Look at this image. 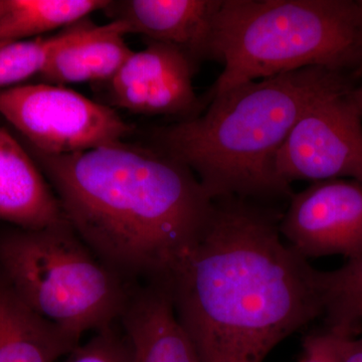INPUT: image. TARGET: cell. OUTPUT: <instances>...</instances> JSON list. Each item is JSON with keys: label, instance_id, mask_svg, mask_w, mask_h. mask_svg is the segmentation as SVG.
Returning a JSON list of instances; mask_svg holds the SVG:
<instances>
[{"label": "cell", "instance_id": "obj_1", "mask_svg": "<svg viewBox=\"0 0 362 362\" xmlns=\"http://www.w3.org/2000/svg\"><path fill=\"white\" fill-rule=\"evenodd\" d=\"M281 218L264 202L216 199L199 239L158 281L201 362H263L323 316L320 271L282 240Z\"/></svg>", "mask_w": 362, "mask_h": 362}, {"label": "cell", "instance_id": "obj_2", "mask_svg": "<svg viewBox=\"0 0 362 362\" xmlns=\"http://www.w3.org/2000/svg\"><path fill=\"white\" fill-rule=\"evenodd\" d=\"M28 151L71 230L123 278L161 281L213 214L214 201L194 173L156 145L118 141L66 156Z\"/></svg>", "mask_w": 362, "mask_h": 362}, {"label": "cell", "instance_id": "obj_3", "mask_svg": "<svg viewBox=\"0 0 362 362\" xmlns=\"http://www.w3.org/2000/svg\"><path fill=\"white\" fill-rule=\"evenodd\" d=\"M351 83L319 66L246 83L211 98L199 115L158 128L156 146L187 165L213 201H290L291 185L276 171L279 150L314 104Z\"/></svg>", "mask_w": 362, "mask_h": 362}, {"label": "cell", "instance_id": "obj_4", "mask_svg": "<svg viewBox=\"0 0 362 362\" xmlns=\"http://www.w3.org/2000/svg\"><path fill=\"white\" fill-rule=\"evenodd\" d=\"M209 59L223 69L206 105L238 86L310 66L354 78L362 66V0H221Z\"/></svg>", "mask_w": 362, "mask_h": 362}, {"label": "cell", "instance_id": "obj_5", "mask_svg": "<svg viewBox=\"0 0 362 362\" xmlns=\"http://www.w3.org/2000/svg\"><path fill=\"white\" fill-rule=\"evenodd\" d=\"M6 282L40 316L81 341L121 319L131 292L70 225L0 239Z\"/></svg>", "mask_w": 362, "mask_h": 362}, {"label": "cell", "instance_id": "obj_6", "mask_svg": "<svg viewBox=\"0 0 362 362\" xmlns=\"http://www.w3.org/2000/svg\"><path fill=\"white\" fill-rule=\"evenodd\" d=\"M0 114L49 156H66L122 141L132 128L110 107L52 84L18 85L0 92Z\"/></svg>", "mask_w": 362, "mask_h": 362}, {"label": "cell", "instance_id": "obj_7", "mask_svg": "<svg viewBox=\"0 0 362 362\" xmlns=\"http://www.w3.org/2000/svg\"><path fill=\"white\" fill-rule=\"evenodd\" d=\"M356 84L326 95L298 121L276 158L281 180L362 185V115L350 97Z\"/></svg>", "mask_w": 362, "mask_h": 362}, {"label": "cell", "instance_id": "obj_8", "mask_svg": "<svg viewBox=\"0 0 362 362\" xmlns=\"http://www.w3.org/2000/svg\"><path fill=\"white\" fill-rule=\"evenodd\" d=\"M279 230L286 243L307 259L362 252V185L352 180L313 182L294 194Z\"/></svg>", "mask_w": 362, "mask_h": 362}, {"label": "cell", "instance_id": "obj_9", "mask_svg": "<svg viewBox=\"0 0 362 362\" xmlns=\"http://www.w3.org/2000/svg\"><path fill=\"white\" fill-rule=\"evenodd\" d=\"M197 69L180 47L148 40L146 49L133 52L109 81L112 100L134 113L192 118L204 108L192 84Z\"/></svg>", "mask_w": 362, "mask_h": 362}, {"label": "cell", "instance_id": "obj_10", "mask_svg": "<svg viewBox=\"0 0 362 362\" xmlns=\"http://www.w3.org/2000/svg\"><path fill=\"white\" fill-rule=\"evenodd\" d=\"M221 0H122L110 1L105 13L123 21L129 33L175 45L195 63L209 59V40Z\"/></svg>", "mask_w": 362, "mask_h": 362}, {"label": "cell", "instance_id": "obj_11", "mask_svg": "<svg viewBox=\"0 0 362 362\" xmlns=\"http://www.w3.org/2000/svg\"><path fill=\"white\" fill-rule=\"evenodd\" d=\"M0 221L21 230L69 225L42 169L11 133L0 127Z\"/></svg>", "mask_w": 362, "mask_h": 362}, {"label": "cell", "instance_id": "obj_12", "mask_svg": "<svg viewBox=\"0 0 362 362\" xmlns=\"http://www.w3.org/2000/svg\"><path fill=\"white\" fill-rule=\"evenodd\" d=\"M127 25L112 21L105 25L80 23L69 30L68 39L52 52L40 77L47 84L111 81L132 49L123 37Z\"/></svg>", "mask_w": 362, "mask_h": 362}, {"label": "cell", "instance_id": "obj_13", "mask_svg": "<svg viewBox=\"0 0 362 362\" xmlns=\"http://www.w3.org/2000/svg\"><path fill=\"white\" fill-rule=\"evenodd\" d=\"M121 320L134 362H201L162 283L149 282L131 293Z\"/></svg>", "mask_w": 362, "mask_h": 362}, {"label": "cell", "instance_id": "obj_14", "mask_svg": "<svg viewBox=\"0 0 362 362\" xmlns=\"http://www.w3.org/2000/svg\"><path fill=\"white\" fill-rule=\"evenodd\" d=\"M80 343L0 281V362H57Z\"/></svg>", "mask_w": 362, "mask_h": 362}, {"label": "cell", "instance_id": "obj_15", "mask_svg": "<svg viewBox=\"0 0 362 362\" xmlns=\"http://www.w3.org/2000/svg\"><path fill=\"white\" fill-rule=\"evenodd\" d=\"M107 0H8L0 16V42L23 40L62 26L74 25L97 11Z\"/></svg>", "mask_w": 362, "mask_h": 362}, {"label": "cell", "instance_id": "obj_16", "mask_svg": "<svg viewBox=\"0 0 362 362\" xmlns=\"http://www.w3.org/2000/svg\"><path fill=\"white\" fill-rule=\"evenodd\" d=\"M327 329L346 338L362 333V252L333 271L319 274Z\"/></svg>", "mask_w": 362, "mask_h": 362}, {"label": "cell", "instance_id": "obj_17", "mask_svg": "<svg viewBox=\"0 0 362 362\" xmlns=\"http://www.w3.org/2000/svg\"><path fill=\"white\" fill-rule=\"evenodd\" d=\"M68 35L69 30L49 39L0 42V92L40 76L52 52Z\"/></svg>", "mask_w": 362, "mask_h": 362}, {"label": "cell", "instance_id": "obj_18", "mask_svg": "<svg viewBox=\"0 0 362 362\" xmlns=\"http://www.w3.org/2000/svg\"><path fill=\"white\" fill-rule=\"evenodd\" d=\"M66 362H134L132 343L114 325L96 331L84 344H78Z\"/></svg>", "mask_w": 362, "mask_h": 362}, {"label": "cell", "instance_id": "obj_19", "mask_svg": "<svg viewBox=\"0 0 362 362\" xmlns=\"http://www.w3.org/2000/svg\"><path fill=\"white\" fill-rule=\"evenodd\" d=\"M346 339L349 338L327 328L308 335L296 362H341L342 347Z\"/></svg>", "mask_w": 362, "mask_h": 362}, {"label": "cell", "instance_id": "obj_20", "mask_svg": "<svg viewBox=\"0 0 362 362\" xmlns=\"http://www.w3.org/2000/svg\"><path fill=\"white\" fill-rule=\"evenodd\" d=\"M341 362H362V333L358 337L345 340Z\"/></svg>", "mask_w": 362, "mask_h": 362}, {"label": "cell", "instance_id": "obj_21", "mask_svg": "<svg viewBox=\"0 0 362 362\" xmlns=\"http://www.w3.org/2000/svg\"><path fill=\"white\" fill-rule=\"evenodd\" d=\"M350 97H351L352 101L356 105V108L358 109L359 113L362 115V83L361 84H356L352 88L351 92H350Z\"/></svg>", "mask_w": 362, "mask_h": 362}, {"label": "cell", "instance_id": "obj_22", "mask_svg": "<svg viewBox=\"0 0 362 362\" xmlns=\"http://www.w3.org/2000/svg\"><path fill=\"white\" fill-rule=\"evenodd\" d=\"M8 6V0H0V16L4 13Z\"/></svg>", "mask_w": 362, "mask_h": 362}, {"label": "cell", "instance_id": "obj_23", "mask_svg": "<svg viewBox=\"0 0 362 362\" xmlns=\"http://www.w3.org/2000/svg\"><path fill=\"white\" fill-rule=\"evenodd\" d=\"M361 78H362V66H361V68L359 69L358 71H357L356 76H354V80L356 81V83H357V81L361 80Z\"/></svg>", "mask_w": 362, "mask_h": 362}]
</instances>
